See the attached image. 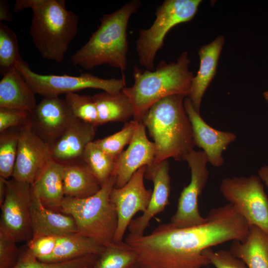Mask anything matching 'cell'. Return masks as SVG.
Returning <instances> with one entry per match:
<instances>
[{
	"mask_svg": "<svg viewBox=\"0 0 268 268\" xmlns=\"http://www.w3.org/2000/svg\"><path fill=\"white\" fill-rule=\"evenodd\" d=\"M207 220L195 226L161 224L150 234L129 233L125 239L137 253L140 268H202L210 264L205 249L229 241L244 242L250 226L231 203L212 209Z\"/></svg>",
	"mask_w": 268,
	"mask_h": 268,
	"instance_id": "6da1fadb",
	"label": "cell"
},
{
	"mask_svg": "<svg viewBox=\"0 0 268 268\" xmlns=\"http://www.w3.org/2000/svg\"><path fill=\"white\" fill-rule=\"evenodd\" d=\"M32 11L29 35L44 59L62 62L78 31L79 18L63 0H17L13 12Z\"/></svg>",
	"mask_w": 268,
	"mask_h": 268,
	"instance_id": "7a4b0ae2",
	"label": "cell"
},
{
	"mask_svg": "<svg viewBox=\"0 0 268 268\" xmlns=\"http://www.w3.org/2000/svg\"><path fill=\"white\" fill-rule=\"evenodd\" d=\"M186 96L174 95L153 104L141 122L155 144V161L172 158L185 160L195 146L192 126L184 106Z\"/></svg>",
	"mask_w": 268,
	"mask_h": 268,
	"instance_id": "3957f363",
	"label": "cell"
},
{
	"mask_svg": "<svg viewBox=\"0 0 268 268\" xmlns=\"http://www.w3.org/2000/svg\"><path fill=\"white\" fill-rule=\"evenodd\" d=\"M133 0L100 19V25L89 40L71 57L74 66L86 70L108 64L122 71L127 69L128 51L127 29L131 16L141 6Z\"/></svg>",
	"mask_w": 268,
	"mask_h": 268,
	"instance_id": "277c9868",
	"label": "cell"
},
{
	"mask_svg": "<svg viewBox=\"0 0 268 268\" xmlns=\"http://www.w3.org/2000/svg\"><path fill=\"white\" fill-rule=\"evenodd\" d=\"M190 63L187 52H184L176 62L161 61L153 71L134 67V83L123 89L133 104L134 120L141 122L150 107L165 97L188 96L194 77Z\"/></svg>",
	"mask_w": 268,
	"mask_h": 268,
	"instance_id": "5b68a950",
	"label": "cell"
},
{
	"mask_svg": "<svg viewBox=\"0 0 268 268\" xmlns=\"http://www.w3.org/2000/svg\"><path fill=\"white\" fill-rule=\"evenodd\" d=\"M116 179L112 176L95 194L83 199L65 197L60 212L72 217L78 232L106 247L113 242L118 216L110 195Z\"/></svg>",
	"mask_w": 268,
	"mask_h": 268,
	"instance_id": "8992f818",
	"label": "cell"
},
{
	"mask_svg": "<svg viewBox=\"0 0 268 268\" xmlns=\"http://www.w3.org/2000/svg\"><path fill=\"white\" fill-rule=\"evenodd\" d=\"M201 0H166L157 7L155 19L148 29L140 30L136 41L139 64L146 69L155 70L154 60L167 33L179 24L191 21Z\"/></svg>",
	"mask_w": 268,
	"mask_h": 268,
	"instance_id": "52a82bcc",
	"label": "cell"
},
{
	"mask_svg": "<svg viewBox=\"0 0 268 268\" xmlns=\"http://www.w3.org/2000/svg\"><path fill=\"white\" fill-rule=\"evenodd\" d=\"M35 93L44 97H59L61 94L75 92L86 88L103 90L110 93H117L126 87L125 75L119 79H104L88 73L79 76L37 73L30 68L21 58L14 66Z\"/></svg>",
	"mask_w": 268,
	"mask_h": 268,
	"instance_id": "ba28073f",
	"label": "cell"
},
{
	"mask_svg": "<svg viewBox=\"0 0 268 268\" xmlns=\"http://www.w3.org/2000/svg\"><path fill=\"white\" fill-rule=\"evenodd\" d=\"M259 176L224 179L220 191L245 218L268 234V197Z\"/></svg>",
	"mask_w": 268,
	"mask_h": 268,
	"instance_id": "9c48e42d",
	"label": "cell"
},
{
	"mask_svg": "<svg viewBox=\"0 0 268 268\" xmlns=\"http://www.w3.org/2000/svg\"><path fill=\"white\" fill-rule=\"evenodd\" d=\"M191 170V181L179 198L177 210L170 223L177 228H186L203 224L207 220L199 209V198L205 187L209 176L207 157L203 151L192 150L185 160Z\"/></svg>",
	"mask_w": 268,
	"mask_h": 268,
	"instance_id": "30bf717a",
	"label": "cell"
},
{
	"mask_svg": "<svg viewBox=\"0 0 268 268\" xmlns=\"http://www.w3.org/2000/svg\"><path fill=\"white\" fill-rule=\"evenodd\" d=\"M31 184L11 178L6 180L4 201L0 206V227L17 243L28 242L32 237L30 208Z\"/></svg>",
	"mask_w": 268,
	"mask_h": 268,
	"instance_id": "8fae6325",
	"label": "cell"
},
{
	"mask_svg": "<svg viewBox=\"0 0 268 268\" xmlns=\"http://www.w3.org/2000/svg\"><path fill=\"white\" fill-rule=\"evenodd\" d=\"M146 166L139 168L123 187H114L110 200L115 207L117 216V228L113 241L120 243L123 239L134 216L138 211L144 212L147 209L152 193L144 184Z\"/></svg>",
	"mask_w": 268,
	"mask_h": 268,
	"instance_id": "7c38bea8",
	"label": "cell"
},
{
	"mask_svg": "<svg viewBox=\"0 0 268 268\" xmlns=\"http://www.w3.org/2000/svg\"><path fill=\"white\" fill-rule=\"evenodd\" d=\"M51 146L36 132L31 121L19 128L13 178L32 184L52 159Z\"/></svg>",
	"mask_w": 268,
	"mask_h": 268,
	"instance_id": "4fadbf2b",
	"label": "cell"
},
{
	"mask_svg": "<svg viewBox=\"0 0 268 268\" xmlns=\"http://www.w3.org/2000/svg\"><path fill=\"white\" fill-rule=\"evenodd\" d=\"M65 99L45 97L31 114L37 133L50 146L76 119Z\"/></svg>",
	"mask_w": 268,
	"mask_h": 268,
	"instance_id": "5bb4252c",
	"label": "cell"
},
{
	"mask_svg": "<svg viewBox=\"0 0 268 268\" xmlns=\"http://www.w3.org/2000/svg\"><path fill=\"white\" fill-rule=\"evenodd\" d=\"M145 130L143 123L138 121L128 147L116 158L113 173L116 179L114 187H123L139 168L154 163L155 144L147 138Z\"/></svg>",
	"mask_w": 268,
	"mask_h": 268,
	"instance_id": "9a60e30c",
	"label": "cell"
},
{
	"mask_svg": "<svg viewBox=\"0 0 268 268\" xmlns=\"http://www.w3.org/2000/svg\"><path fill=\"white\" fill-rule=\"evenodd\" d=\"M184 106L191 124L195 145L203 149L208 162L213 166H221L224 162L223 152L236 139V135L231 132L217 130L208 125L188 97L185 98Z\"/></svg>",
	"mask_w": 268,
	"mask_h": 268,
	"instance_id": "2e32d148",
	"label": "cell"
},
{
	"mask_svg": "<svg viewBox=\"0 0 268 268\" xmlns=\"http://www.w3.org/2000/svg\"><path fill=\"white\" fill-rule=\"evenodd\" d=\"M167 160L146 166L144 177L152 182L153 190L149 205L142 215L133 219L128 229L130 233L142 235L149 225L151 219L163 211L169 204L170 177Z\"/></svg>",
	"mask_w": 268,
	"mask_h": 268,
	"instance_id": "e0dca14e",
	"label": "cell"
},
{
	"mask_svg": "<svg viewBox=\"0 0 268 268\" xmlns=\"http://www.w3.org/2000/svg\"><path fill=\"white\" fill-rule=\"evenodd\" d=\"M96 127L77 118L51 146L52 158L64 165L82 160L86 146L93 141Z\"/></svg>",
	"mask_w": 268,
	"mask_h": 268,
	"instance_id": "ac0fdd59",
	"label": "cell"
},
{
	"mask_svg": "<svg viewBox=\"0 0 268 268\" xmlns=\"http://www.w3.org/2000/svg\"><path fill=\"white\" fill-rule=\"evenodd\" d=\"M30 215L32 238L46 235L60 236L78 232L72 216L46 207L32 192Z\"/></svg>",
	"mask_w": 268,
	"mask_h": 268,
	"instance_id": "d6986e66",
	"label": "cell"
},
{
	"mask_svg": "<svg viewBox=\"0 0 268 268\" xmlns=\"http://www.w3.org/2000/svg\"><path fill=\"white\" fill-rule=\"evenodd\" d=\"M224 44L222 35L216 37L209 44L201 46L198 51L199 69L192 80L188 97L195 109L200 113L202 97L215 76L218 59Z\"/></svg>",
	"mask_w": 268,
	"mask_h": 268,
	"instance_id": "ffe728a7",
	"label": "cell"
},
{
	"mask_svg": "<svg viewBox=\"0 0 268 268\" xmlns=\"http://www.w3.org/2000/svg\"><path fill=\"white\" fill-rule=\"evenodd\" d=\"M64 165L52 159L31 185V191L46 207L60 211L65 197L63 185Z\"/></svg>",
	"mask_w": 268,
	"mask_h": 268,
	"instance_id": "44dd1931",
	"label": "cell"
},
{
	"mask_svg": "<svg viewBox=\"0 0 268 268\" xmlns=\"http://www.w3.org/2000/svg\"><path fill=\"white\" fill-rule=\"evenodd\" d=\"M36 105L35 93L14 67L0 81V107L31 113Z\"/></svg>",
	"mask_w": 268,
	"mask_h": 268,
	"instance_id": "7402d4cb",
	"label": "cell"
},
{
	"mask_svg": "<svg viewBox=\"0 0 268 268\" xmlns=\"http://www.w3.org/2000/svg\"><path fill=\"white\" fill-rule=\"evenodd\" d=\"M230 251L248 268H268V234L256 226L250 227L244 242L233 241Z\"/></svg>",
	"mask_w": 268,
	"mask_h": 268,
	"instance_id": "603a6c76",
	"label": "cell"
},
{
	"mask_svg": "<svg viewBox=\"0 0 268 268\" xmlns=\"http://www.w3.org/2000/svg\"><path fill=\"white\" fill-rule=\"evenodd\" d=\"M63 185L65 197L75 199L93 196L102 187L82 160L64 165Z\"/></svg>",
	"mask_w": 268,
	"mask_h": 268,
	"instance_id": "cb8c5ba5",
	"label": "cell"
},
{
	"mask_svg": "<svg viewBox=\"0 0 268 268\" xmlns=\"http://www.w3.org/2000/svg\"><path fill=\"white\" fill-rule=\"evenodd\" d=\"M94 240L79 233L58 236L56 246L52 254L45 262H61L88 255L98 256L104 249Z\"/></svg>",
	"mask_w": 268,
	"mask_h": 268,
	"instance_id": "d4e9b609",
	"label": "cell"
},
{
	"mask_svg": "<svg viewBox=\"0 0 268 268\" xmlns=\"http://www.w3.org/2000/svg\"><path fill=\"white\" fill-rule=\"evenodd\" d=\"M92 97L97 110L99 126L112 122L127 123L134 117L133 104L123 90L115 94L103 91Z\"/></svg>",
	"mask_w": 268,
	"mask_h": 268,
	"instance_id": "484cf974",
	"label": "cell"
},
{
	"mask_svg": "<svg viewBox=\"0 0 268 268\" xmlns=\"http://www.w3.org/2000/svg\"><path fill=\"white\" fill-rule=\"evenodd\" d=\"M92 268H140L136 252L125 241L104 247Z\"/></svg>",
	"mask_w": 268,
	"mask_h": 268,
	"instance_id": "4316f807",
	"label": "cell"
},
{
	"mask_svg": "<svg viewBox=\"0 0 268 268\" xmlns=\"http://www.w3.org/2000/svg\"><path fill=\"white\" fill-rule=\"evenodd\" d=\"M82 160L88 166L101 186L112 176L115 160L93 141L86 146Z\"/></svg>",
	"mask_w": 268,
	"mask_h": 268,
	"instance_id": "83f0119b",
	"label": "cell"
},
{
	"mask_svg": "<svg viewBox=\"0 0 268 268\" xmlns=\"http://www.w3.org/2000/svg\"><path fill=\"white\" fill-rule=\"evenodd\" d=\"M19 128L0 133V177L8 180L12 177L15 165Z\"/></svg>",
	"mask_w": 268,
	"mask_h": 268,
	"instance_id": "f1b7e54d",
	"label": "cell"
},
{
	"mask_svg": "<svg viewBox=\"0 0 268 268\" xmlns=\"http://www.w3.org/2000/svg\"><path fill=\"white\" fill-rule=\"evenodd\" d=\"M20 58L16 34L0 22V74L2 76L5 74Z\"/></svg>",
	"mask_w": 268,
	"mask_h": 268,
	"instance_id": "f546056e",
	"label": "cell"
},
{
	"mask_svg": "<svg viewBox=\"0 0 268 268\" xmlns=\"http://www.w3.org/2000/svg\"><path fill=\"white\" fill-rule=\"evenodd\" d=\"M97 257L91 255L67 261L49 263L39 260L26 249L20 253L13 268H92Z\"/></svg>",
	"mask_w": 268,
	"mask_h": 268,
	"instance_id": "4dcf8cb0",
	"label": "cell"
},
{
	"mask_svg": "<svg viewBox=\"0 0 268 268\" xmlns=\"http://www.w3.org/2000/svg\"><path fill=\"white\" fill-rule=\"evenodd\" d=\"M138 122L133 120L127 122L120 131L94 141L103 151L115 160L123 151L124 147L131 142Z\"/></svg>",
	"mask_w": 268,
	"mask_h": 268,
	"instance_id": "1f68e13d",
	"label": "cell"
},
{
	"mask_svg": "<svg viewBox=\"0 0 268 268\" xmlns=\"http://www.w3.org/2000/svg\"><path fill=\"white\" fill-rule=\"evenodd\" d=\"M65 100L75 118L95 127L99 126L97 110L92 96L72 92L65 94Z\"/></svg>",
	"mask_w": 268,
	"mask_h": 268,
	"instance_id": "d6a6232c",
	"label": "cell"
},
{
	"mask_svg": "<svg viewBox=\"0 0 268 268\" xmlns=\"http://www.w3.org/2000/svg\"><path fill=\"white\" fill-rule=\"evenodd\" d=\"M17 242L6 231L0 227V268H13L20 253Z\"/></svg>",
	"mask_w": 268,
	"mask_h": 268,
	"instance_id": "836d02e7",
	"label": "cell"
},
{
	"mask_svg": "<svg viewBox=\"0 0 268 268\" xmlns=\"http://www.w3.org/2000/svg\"><path fill=\"white\" fill-rule=\"evenodd\" d=\"M202 255L215 268H248L242 260L235 257L230 250L213 252L211 248H208L203 251Z\"/></svg>",
	"mask_w": 268,
	"mask_h": 268,
	"instance_id": "e575fe53",
	"label": "cell"
},
{
	"mask_svg": "<svg viewBox=\"0 0 268 268\" xmlns=\"http://www.w3.org/2000/svg\"><path fill=\"white\" fill-rule=\"evenodd\" d=\"M58 236H42L31 238L27 242L26 250L41 261H44L53 253Z\"/></svg>",
	"mask_w": 268,
	"mask_h": 268,
	"instance_id": "d590c367",
	"label": "cell"
},
{
	"mask_svg": "<svg viewBox=\"0 0 268 268\" xmlns=\"http://www.w3.org/2000/svg\"><path fill=\"white\" fill-rule=\"evenodd\" d=\"M31 114L24 110L0 107V133L25 125L31 121Z\"/></svg>",
	"mask_w": 268,
	"mask_h": 268,
	"instance_id": "8d00e7d4",
	"label": "cell"
},
{
	"mask_svg": "<svg viewBox=\"0 0 268 268\" xmlns=\"http://www.w3.org/2000/svg\"><path fill=\"white\" fill-rule=\"evenodd\" d=\"M13 20L9 10L8 2L6 0H0V21H6L11 22Z\"/></svg>",
	"mask_w": 268,
	"mask_h": 268,
	"instance_id": "74e56055",
	"label": "cell"
},
{
	"mask_svg": "<svg viewBox=\"0 0 268 268\" xmlns=\"http://www.w3.org/2000/svg\"><path fill=\"white\" fill-rule=\"evenodd\" d=\"M6 179L0 177V206L2 204L6 193Z\"/></svg>",
	"mask_w": 268,
	"mask_h": 268,
	"instance_id": "f35d334b",
	"label": "cell"
},
{
	"mask_svg": "<svg viewBox=\"0 0 268 268\" xmlns=\"http://www.w3.org/2000/svg\"><path fill=\"white\" fill-rule=\"evenodd\" d=\"M259 175L262 181L265 183L268 187V166L262 167L259 171Z\"/></svg>",
	"mask_w": 268,
	"mask_h": 268,
	"instance_id": "ab89813d",
	"label": "cell"
},
{
	"mask_svg": "<svg viewBox=\"0 0 268 268\" xmlns=\"http://www.w3.org/2000/svg\"><path fill=\"white\" fill-rule=\"evenodd\" d=\"M263 95L265 99L268 103V91L265 92L263 94Z\"/></svg>",
	"mask_w": 268,
	"mask_h": 268,
	"instance_id": "60d3db41",
	"label": "cell"
}]
</instances>
